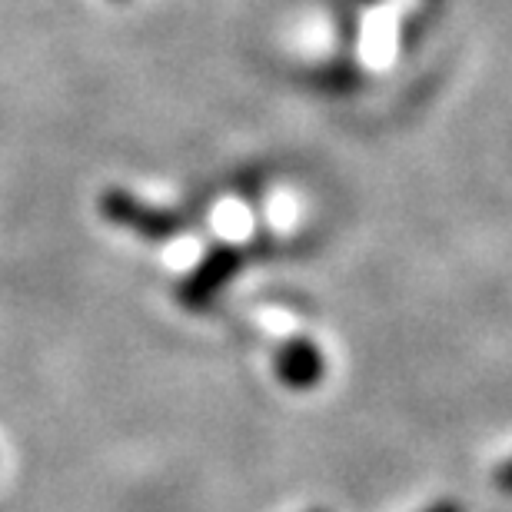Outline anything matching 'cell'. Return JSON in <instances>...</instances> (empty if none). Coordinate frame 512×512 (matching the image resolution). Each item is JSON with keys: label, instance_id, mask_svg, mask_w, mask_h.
Listing matches in <instances>:
<instances>
[{"label": "cell", "instance_id": "6da1fadb", "mask_svg": "<svg viewBox=\"0 0 512 512\" xmlns=\"http://www.w3.org/2000/svg\"><path fill=\"white\" fill-rule=\"evenodd\" d=\"M237 270H240V253L233 247L210 250L197 263V270L180 283V303L187 306V310H203V306H210L223 286L237 276Z\"/></svg>", "mask_w": 512, "mask_h": 512}, {"label": "cell", "instance_id": "7a4b0ae2", "mask_svg": "<svg viewBox=\"0 0 512 512\" xmlns=\"http://www.w3.org/2000/svg\"><path fill=\"white\" fill-rule=\"evenodd\" d=\"M100 213H104L110 223L140 233V237H147V240H167L170 233H177V227H180V220L173 217V213L153 210V207L140 203L137 197H130V193H124V190L104 193V197H100Z\"/></svg>", "mask_w": 512, "mask_h": 512}, {"label": "cell", "instance_id": "3957f363", "mask_svg": "<svg viewBox=\"0 0 512 512\" xmlns=\"http://www.w3.org/2000/svg\"><path fill=\"white\" fill-rule=\"evenodd\" d=\"M276 380L286 389H296V393H306V389L320 386L326 376V356L320 353V346L306 336H293L286 340L280 350H276Z\"/></svg>", "mask_w": 512, "mask_h": 512}, {"label": "cell", "instance_id": "277c9868", "mask_svg": "<svg viewBox=\"0 0 512 512\" xmlns=\"http://www.w3.org/2000/svg\"><path fill=\"white\" fill-rule=\"evenodd\" d=\"M493 479H496V489H499V493L512 496V459H506V463L496 469V476H493Z\"/></svg>", "mask_w": 512, "mask_h": 512}, {"label": "cell", "instance_id": "5b68a950", "mask_svg": "<svg viewBox=\"0 0 512 512\" xmlns=\"http://www.w3.org/2000/svg\"><path fill=\"white\" fill-rule=\"evenodd\" d=\"M423 512H466V509H463V503H456V499H439V503L426 506Z\"/></svg>", "mask_w": 512, "mask_h": 512}, {"label": "cell", "instance_id": "8992f818", "mask_svg": "<svg viewBox=\"0 0 512 512\" xmlns=\"http://www.w3.org/2000/svg\"><path fill=\"white\" fill-rule=\"evenodd\" d=\"M313 512H323V509H313Z\"/></svg>", "mask_w": 512, "mask_h": 512}]
</instances>
